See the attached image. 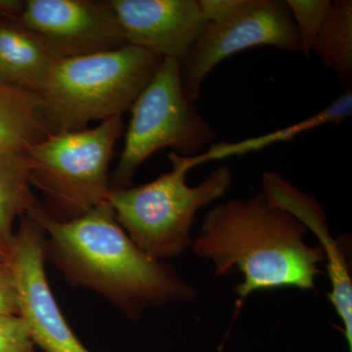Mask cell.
<instances>
[{
  "label": "cell",
  "mask_w": 352,
  "mask_h": 352,
  "mask_svg": "<svg viewBox=\"0 0 352 352\" xmlns=\"http://www.w3.org/2000/svg\"><path fill=\"white\" fill-rule=\"evenodd\" d=\"M34 220L45 232L46 261L69 284L100 294L129 319H138L149 307L195 298L194 287L175 267L139 249L108 201L69 221H58L48 212Z\"/></svg>",
  "instance_id": "cell-1"
},
{
  "label": "cell",
  "mask_w": 352,
  "mask_h": 352,
  "mask_svg": "<svg viewBox=\"0 0 352 352\" xmlns=\"http://www.w3.org/2000/svg\"><path fill=\"white\" fill-rule=\"evenodd\" d=\"M307 232L300 220L261 191L208 210L191 248L212 261L214 276L242 274L243 281L235 287L242 302L259 291L316 288L325 252L320 245L307 244Z\"/></svg>",
  "instance_id": "cell-2"
},
{
  "label": "cell",
  "mask_w": 352,
  "mask_h": 352,
  "mask_svg": "<svg viewBox=\"0 0 352 352\" xmlns=\"http://www.w3.org/2000/svg\"><path fill=\"white\" fill-rule=\"evenodd\" d=\"M163 59L131 44L59 58L41 92L53 131H80L91 120L122 117L147 87Z\"/></svg>",
  "instance_id": "cell-3"
},
{
  "label": "cell",
  "mask_w": 352,
  "mask_h": 352,
  "mask_svg": "<svg viewBox=\"0 0 352 352\" xmlns=\"http://www.w3.org/2000/svg\"><path fill=\"white\" fill-rule=\"evenodd\" d=\"M173 168L139 186L111 189L107 201L116 219L139 249L150 258L164 261L192 247L191 230L197 212L219 200L232 185L228 166L215 168L196 186L187 184L188 157L170 152Z\"/></svg>",
  "instance_id": "cell-4"
},
{
  "label": "cell",
  "mask_w": 352,
  "mask_h": 352,
  "mask_svg": "<svg viewBox=\"0 0 352 352\" xmlns=\"http://www.w3.org/2000/svg\"><path fill=\"white\" fill-rule=\"evenodd\" d=\"M122 131L120 117L112 118L94 129L53 132L28 151L32 186L52 219H76L107 201L109 166Z\"/></svg>",
  "instance_id": "cell-5"
},
{
  "label": "cell",
  "mask_w": 352,
  "mask_h": 352,
  "mask_svg": "<svg viewBox=\"0 0 352 352\" xmlns=\"http://www.w3.org/2000/svg\"><path fill=\"white\" fill-rule=\"evenodd\" d=\"M129 110L131 122L111 189L131 187L139 166L160 150L171 148L180 156H197L217 138V129L184 94L179 60L164 58Z\"/></svg>",
  "instance_id": "cell-6"
},
{
  "label": "cell",
  "mask_w": 352,
  "mask_h": 352,
  "mask_svg": "<svg viewBox=\"0 0 352 352\" xmlns=\"http://www.w3.org/2000/svg\"><path fill=\"white\" fill-rule=\"evenodd\" d=\"M258 46L300 52L298 31L286 1L245 0L237 12L208 23L182 61V87L188 100L194 104L200 99L204 82L217 65Z\"/></svg>",
  "instance_id": "cell-7"
},
{
  "label": "cell",
  "mask_w": 352,
  "mask_h": 352,
  "mask_svg": "<svg viewBox=\"0 0 352 352\" xmlns=\"http://www.w3.org/2000/svg\"><path fill=\"white\" fill-rule=\"evenodd\" d=\"M21 226L9 248L19 300V316L32 342L44 352H92L73 332L47 281L46 237L41 224L21 217Z\"/></svg>",
  "instance_id": "cell-8"
},
{
  "label": "cell",
  "mask_w": 352,
  "mask_h": 352,
  "mask_svg": "<svg viewBox=\"0 0 352 352\" xmlns=\"http://www.w3.org/2000/svg\"><path fill=\"white\" fill-rule=\"evenodd\" d=\"M18 22L58 58L118 50L126 39L109 1L27 0Z\"/></svg>",
  "instance_id": "cell-9"
},
{
  "label": "cell",
  "mask_w": 352,
  "mask_h": 352,
  "mask_svg": "<svg viewBox=\"0 0 352 352\" xmlns=\"http://www.w3.org/2000/svg\"><path fill=\"white\" fill-rule=\"evenodd\" d=\"M127 44L182 61L207 27L198 0H110Z\"/></svg>",
  "instance_id": "cell-10"
},
{
  "label": "cell",
  "mask_w": 352,
  "mask_h": 352,
  "mask_svg": "<svg viewBox=\"0 0 352 352\" xmlns=\"http://www.w3.org/2000/svg\"><path fill=\"white\" fill-rule=\"evenodd\" d=\"M263 192L268 200L279 206L311 231L319 241L326 256V270L330 279L328 298L342 320L349 351L352 352V279L349 261L340 241L329 229L327 215L312 193H305L284 176L274 171L263 173Z\"/></svg>",
  "instance_id": "cell-11"
},
{
  "label": "cell",
  "mask_w": 352,
  "mask_h": 352,
  "mask_svg": "<svg viewBox=\"0 0 352 352\" xmlns=\"http://www.w3.org/2000/svg\"><path fill=\"white\" fill-rule=\"evenodd\" d=\"M59 59L18 21L0 22V80L41 94Z\"/></svg>",
  "instance_id": "cell-12"
},
{
  "label": "cell",
  "mask_w": 352,
  "mask_h": 352,
  "mask_svg": "<svg viewBox=\"0 0 352 352\" xmlns=\"http://www.w3.org/2000/svg\"><path fill=\"white\" fill-rule=\"evenodd\" d=\"M41 94L0 80V153H25L53 133Z\"/></svg>",
  "instance_id": "cell-13"
},
{
  "label": "cell",
  "mask_w": 352,
  "mask_h": 352,
  "mask_svg": "<svg viewBox=\"0 0 352 352\" xmlns=\"http://www.w3.org/2000/svg\"><path fill=\"white\" fill-rule=\"evenodd\" d=\"M28 152L0 153V242L10 248L14 241L13 222L17 217L34 219L48 212L32 189Z\"/></svg>",
  "instance_id": "cell-14"
},
{
  "label": "cell",
  "mask_w": 352,
  "mask_h": 352,
  "mask_svg": "<svg viewBox=\"0 0 352 352\" xmlns=\"http://www.w3.org/2000/svg\"><path fill=\"white\" fill-rule=\"evenodd\" d=\"M351 113L352 91L349 89L340 95L339 98L336 99L332 104L324 108L320 112L307 118V120L296 122L291 126L278 129L276 131L259 136V138L247 139V140L240 141L237 143L222 142L219 144L210 146L207 152L201 153L197 156L189 157V161L192 166L195 168L206 162L258 151V150L264 149L275 143L288 142L303 132L309 131L329 124H339L342 120L351 117Z\"/></svg>",
  "instance_id": "cell-15"
},
{
  "label": "cell",
  "mask_w": 352,
  "mask_h": 352,
  "mask_svg": "<svg viewBox=\"0 0 352 352\" xmlns=\"http://www.w3.org/2000/svg\"><path fill=\"white\" fill-rule=\"evenodd\" d=\"M314 52L322 63L332 69L344 87L352 82V1H332L330 11L322 25Z\"/></svg>",
  "instance_id": "cell-16"
},
{
  "label": "cell",
  "mask_w": 352,
  "mask_h": 352,
  "mask_svg": "<svg viewBox=\"0 0 352 352\" xmlns=\"http://www.w3.org/2000/svg\"><path fill=\"white\" fill-rule=\"evenodd\" d=\"M298 31L300 53L311 57L317 36L332 6L331 0H286Z\"/></svg>",
  "instance_id": "cell-17"
},
{
  "label": "cell",
  "mask_w": 352,
  "mask_h": 352,
  "mask_svg": "<svg viewBox=\"0 0 352 352\" xmlns=\"http://www.w3.org/2000/svg\"><path fill=\"white\" fill-rule=\"evenodd\" d=\"M0 352H36V344L18 315H0Z\"/></svg>",
  "instance_id": "cell-18"
},
{
  "label": "cell",
  "mask_w": 352,
  "mask_h": 352,
  "mask_svg": "<svg viewBox=\"0 0 352 352\" xmlns=\"http://www.w3.org/2000/svg\"><path fill=\"white\" fill-rule=\"evenodd\" d=\"M0 315H18L17 286L8 259L0 261Z\"/></svg>",
  "instance_id": "cell-19"
},
{
  "label": "cell",
  "mask_w": 352,
  "mask_h": 352,
  "mask_svg": "<svg viewBox=\"0 0 352 352\" xmlns=\"http://www.w3.org/2000/svg\"><path fill=\"white\" fill-rule=\"evenodd\" d=\"M208 23L229 17L244 6L245 0H198Z\"/></svg>",
  "instance_id": "cell-20"
},
{
  "label": "cell",
  "mask_w": 352,
  "mask_h": 352,
  "mask_svg": "<svg viewBox=\"0 0 352 352\" xmlns=\"http://www.w3.org/2000/svg\"><path fill=\"white\" fill-rule=\"evenodd\" d=\"M25 1L20 0H0V14L9 20L19 21L24 12Z\"/></svg>",
  "instance_id": "cell-21"
},
{
  "label": "cell",
  "mask_w": 352,
  "mask_h": 352,
  "mask_svg": "<svg viewBox=\"0 0 352 352\" xmlns=\"http://www.w3.org/2000/svg\"><path fill=\"white\" fill-rule=\"evenodd\" d=\"M9 248L6 247L3 243L0 242V261H6L8 259Z\"/></svg>",
  "instance_id": "cell-22"
}]
</instances>
